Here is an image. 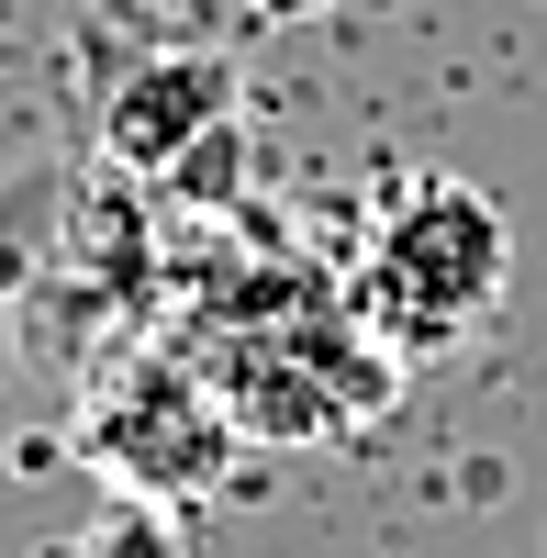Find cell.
Wrapping results in <instances>:
<instances>
[{
	"instance_id": "6da1fadb",
	"label": "cell",
	"mask_w": 547,
	"mask_h": 558,
	"mask_svg": "<svg viewBox=\"0 0 547 558\" xmlns=\"http://www.w3.org/2000/svg\"><path fill=\"white\" fill-rule=\"evenodd\" d=\"M503 279H514L503 213H491L470 179H425V191L380 223L369 268H357V313H369L380 347L436 357V347H459L470 324L503 302Z\"/></svg>"
},
{
	"instance_id": "7a4b0ae2",
	"label": "cell",
	"mask_w": 547,
	"mask_h": 558,
	"mask_svg": "<svg viewBox=\"0 0 547 558\" xmlns=\"http://www.w3.org/2000/svg\"><path fill=\"white\" fill-rule=\"evenodd\" d=\"M235 402H212V391H191V380H168V368H146V380H123L112 402H89L78 413V447L101 458V470L134 492V502H191V492H212L223 470H235Z\"/></svg>"
},
{
	"instance_id": "3957f363",
	"label": "cell",
	"mask_w": 547,
	"mask_h": 558,
	"mask_svg": "<svg viewBox=\"0 0 547 558\" xmlns=\"http://www.w3.org/2000/svg\"><path fill=\"white\" fill-rule=\"evenodd\" d=\"M212 134H235V68H223L212 45H179V57L123 68V89L101 101L112 168H146V179H179Z\"/></svg>"
},
{
	"instance_id": "277c9868",
	"label": "cell",
	"mask_w": 547,
	"mask_h": 558,
	"mask_svg": "<svg viewBox=\"0 0 547 558\" xmlns=\"http://www.w3.org/2000/svg\"><path fill=\"white\" fill-rule=\"evenodd\" d=\"M89 558H179V525L157 514V502H123V514L89 536Z\"/></svg>"
},
{
	"instance_id": "5b68a950",
	"label": "cell",
	"mask_w": 547,
	"mask_h": 558,
	"mask_svg": "<svg viewBox=\"0 0 547 558\" xmlns=\"http://www.w3.org/2000/svg\"><path fill=\"white\" fill-rule=\"evenodd\" d=\"M246 12H257V23H325L336 0H246Z\"/></svg>"
}]
</instances>
